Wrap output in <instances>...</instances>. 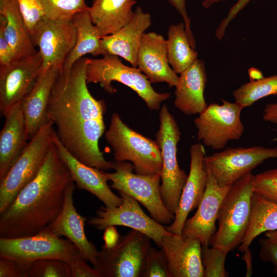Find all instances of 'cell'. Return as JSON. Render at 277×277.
<instances>
[{
    "mask_svg": "<svg viewBox=\"0 0 277 277\" xmlns=\"http://www.w3.org/2000/svg\"><path fill=\"white\" fill-rule=\"evenodd\" d=\"M135 0H94L88 8L93 24L101 37L113 34L128 23L134 15Z\"/></svg>",
    "mask_w": 277,
    "mask_h": 277,
    "instance_id": "cell-27",
    "label": "cell"
},
{
    "mask_svg": "<svg viewBox=\"0 0 277 277\" xmlns=\"http://www.w3.org/2000/svg\"><path fill=\"white\" fill-rule=\"evenodd\" d=\"M180 74L175 86V107L186 115L201 114L208 106L204 94L207 82L204 62L197 58Z\"/></svg>",
    "mask_w": 277,
    "mask_h": 277,
    "instance_id": "cell-24",
    "label": "cell"
},
{
    "mask_svg": "<svg viewBox=\"0 0 277 277\" xmlns=\"http://www.w3.org/2000/svg\"><path fill=\"white\" fill-rule=\"evenodd\" d=\"M263 119L265 122L277 124V103L266 105Z\"/></svg>",
    "mask_w": 277,
    "mask_h": 277,
    "instance_id": "cell-44",
    "label": "cell"
},
{
    "mask_svg": "<svg viewBox=\"0 0 277 277\" xmlns=\"http://www.w3.org/2000/svg\"><path fill=\"white\" fill-rule=\"evenodd\" d=\"M43 70L39 52L0 67V112L3 116L22 102Z\"/></svg>",
    "mask_w": 277,
    "mask_h": 277,
    "instance_id": "cell-14",
    "label": "cell"
},
{
    "mask_svg": "<svg viewBox=\"0 0 277 277\" xmlns=\"http://www.w3.org/2000/svg\"><path fill=\"white\" fill-rule=\"evenodd\" d=\"M4 21L0 16V67L9 65L14 60L12 49L4 33Z\"/></svg>",
    "mask_w": 277,
    "mask_h": 277,
    "instance_id": "cell-41",
    "label": "cell"
},
{
    "mask_svg": "<svg viewBox=\"0 0 277 277\" xmlns=\"http://www.w3.org/2000/svg\"><path fill=\"white\" fill-rule=\"evenodd\" d=\"M228 252L219 248L202 246V261L204 277H226L225 265Z\"/></svg>",
    "mask_w": 277,
    "mask_h": 277,
    "instance_id": "cell-34",
    "label": "cell"
},
{
    "mask_svg": "<svg viewBox=\"0 0 277 277\" xmlns=\"http://www.w3.org/2000/svg\"><path fill=\"white\" fill-rule=\"evenodd\" d=\"M251 0H237L229 9L227 15L221 21L215 31V36L219 40L224 36L226 30L231 22L237 16Z\"/></svg>",
    "mask_w": 277,
    "mask_h": 277,
    "instance_id": "cell-39",
    "label": "cell"
},
{
    "mask_svg": "<svg viewBox=\"0 0 277 277\" xmlns=\"http://www.w3.org/2000/svg\"><path fill=\"white\" fill-rule=\"evenodd\" d=\"M17 264L21 277H71L68 262L62 260L45 259Z\"/></svg>",
    "mask_w": 277,
    "mask_h": 277,
    "instance_id": "cell-32",
    "label": "cell"
},
{
    "mask_svg": "<svg viewBox=\"0 0 277 277\" xmlns=\"http://www.w3.org/2000/svg\"><path fill=\"white\" fill-rule=\"evenodd\" d=\"M222 101V105H208L194 120L198 140L215 150L224 148L230 141L239 140L244 131L241 119L243 108L235 102Z\"/></svg>",
    "mask_w": 277,
    "mask_h": 277,
    "instance_id": "cell-11",
    "label": "cell"
},
{
    "mask_svg": "<svg viewBox=\"0 0 277 277\" xmlns=\"http://www.w3.org/2000/svg\"><path fill=\"white\" fill-rule=\"evenodd\" d=\"M250 81H254L260 80L264 77L263 73L259 69L251 67L248 70Z\"/></svg>",
    "mask_w": 277,
    "mask_h": 277,
    "instance_id": "cell-46",
    "label": "cell"
},
{
    "mask_svg": "<svg viewBox=\"0 0 277 277\" xmlns=\"http://www.w3.org/2000/svg\"><path fill=\"white\" fill-rule=\"evenodd\" d=\"M0 258L11 259L18 263L45 259L67 262L83 259L78 249L70 241L46 230L19 238H0Z\"/></svg>",
    "mask_w": 277,
    "mask_h": 277,
    "instance_id": "cell-10",
    "label": "cell"
},
{
    "mask_svg": "<svg viewBox=\"0 0 277 277\" xmlns=\"http://www.w3.org/2000/svg\"><path fill=\"white\" fill-rule=\"evenodd\" d=\"M142 277H171L162 249L159 250L150 246L146 256Z\"/></svg>",
    "mask_w": 277,
    "mask_h": 277,
    "instance_id": "cell-36",
    "label": "cell"
},
{
    "mask_svg": "<svg viewBox=\"0 0 277 277\" xmlns=\"http://www.w3.org/2000/svg\"><path fill=\"white\" fill-rule=\"evenodd\" d=\"M44 18L72 21L75 15L88 10L85 0H37Z\"/></svg>",
    "mask_w": 277,
    "mask_h": 277,
    "instance_id": "cell-33",
    "label": "cell"
},
{
    "mask_svg": "<svg viewBox=\"0 0 277 277\" xmlns=\"http://www.w3.org/2000/svg\"><path fill=\"white\" fill-rule=\"evenodd\" d=\"M159 118L160 124L155 136L163 162L161 194L167 209L175 215L188 177L185 171L180 168L177 161V145L180 141L181 132L176 121L165 104L160 109Z\"/></svg>",
    "mask_w": 277,
    "mask_h": 277,
    "instance_id": "cell-7",
    "label": "cell"
},
{
    "mask_svg": "<svg viewBox=\"0 0 277 277\" xmlns=\"http://www.w3.org/2000/svg\"><path fill=\"white\" fill-rule=\"evenodd\" d=\"M244 255L242 257L246 264V276H251L252 274V262H251V254L249 248L245 251Z\"/></svg>",
    "mask_w": 277,
    "mask_h": 277,
    "instance_id": "cell-45",
    "label": "cell"
},
{
    "mask_svg": "<svg viewBox=\"0 0 277 277\" xmlns=\"http://www.w3.org/2000/svg\"><path fill=\"white\" fill-rule=\"evenodd\" d=\"M250 173L234 183L223 199L217 221L218 229L210 245L229 252L241 244L252 210V179Z\"/></svg>",
    "mask_w": 277,
    "mask_h": 277,
    "instance_id": "cell-3",
    "label": "cell"
},
{
    "mask_svg": "<svg viewBox=\"0 0 277 277\" xmlns=\"http://www.w3.org/2000/svg\"><path fill=\"white\" fill-rule=\"evenodd\" d=\"M149 13L136 7L131 21L117 32L101 38L103 48L107 54L122 57L133 67H137V54L142 38L151 25Z\"/></svg>",
    "mask_w": 277,
    "mask_h": 277,
    "instance_id": "cell-23",
    "label": "cell"
},
{
    "mask_svg": "<svg viewBox=\"0 0 277 277\" xmlns=\"http://www.w3.org/2000/svg\"><path fill=\"white\" fill-rule=\"evenodd\" d=\"M118 193L123 199L122 204L109 208L102 207L95 216L89 219L88 224L99 230L114 226L129 227L147 235L161 248L163 237L170 232L147 215L135 199L126 193Z\"/></svg>",
    "mask_w": 277,
    "mask_h": 277,
    "instance_id": "cell-13",
    "label": "cell"
},
{
    "mask_svg": "<svg viewBox=\"0 0 277 277\" xmlns=\"http://www.w3.org/2000/svg\"><path fill=\"white\" fill-rule=\"evenodd\" d=\"M137 67L151 83L165 82L170 87L175 86L179 76L170 66L166 39L155 32L145 33L138 48Z\"/></svg>",
    "mask_w": 277,
    "mask_h": 277,
    "instance_id": "cell-21",
    "label": "cell"
},
{
    "mask_svg": "<svg viewBox=\"0 0 277 277\" xmlns=\"http://www.w3.org/2000/svg\"><path fill=\"white\" fill-rule=\"evenodd\" d=\"M190 171L182 191L174 219L165 226L170 233L182 234L189 213L197 208L205 190L208 171L204 163L206 152L201 143L193 144L190 149Z\"/></svg>",
    "mask_w": 277,
    "mask_h": 277,
    "instance_id": "cell-16",
    "label": "cell"
},
{
    "mask_svg": "<svg viewBox=\"0 0 277 277\" xmlns=\"http://www.w3.org/2000/svg\"><path fill=\"white\" fill-rule=\"evenodd\" d=\"M75 189L74 182L68 186L62 210L56 219L44 230L58 236H65L74 244L81 252L83 258L88 261L94 268L98 251L87 239L85 232L87 217L80 214L73 204V194Z\"/></svg>",
    "mask_w": 277,
    "mask_h": 277,
    "instance_id": "cell-18",
    "label": "cell"
},
{
    "mask_svg": "<svg viewBox=\"0 0 277 277\" xmlns=\"http://www.w3.org/2000/svg\"><path fill=\"white\" fill-rule=\"evenodd\" d=\"M49 120L29 140L5 177L0 181V213L37 175L54 144L56 131Z\"/></svg>",
    "mask_w": 277,
    "mask_h": 277,
    "instance_id": "cell-6",
    "label": "cell"
},
{
    "mask_svg": "<svg viewBox=\"0 0 277 277\" xmlns=\"http://www.w3.org/2000/svg\"><path fill=\"white\" fill-rule=\"evenodd\" d=\"M89 58L77 60L67 74L61 72L51 90L47 116L56 127L64 147L83 164L101 170L112 169L98 141L105 131L104 101L95 99L87 87L86 68Z\"/></svg>",
    "mask_w": 277,
    "mask_h": 277,
    "instance_id": "cell-1",
    "label": "cell"
},
{
    "mask_svg": "<svg viewBox=\"0 0 277 277\" xmlns=\"http://www.w3.org/2000/svg\"><path fill=\"white\" fill-rule=\"evenodd\" d=\"M0 277H21L17 263L11 259L0 258Z\"/></svg>",
    "mask_w": 277,
    "mask_h": 277,
    "instance_id": "cell-43",
    "label": "cell"
},
{
    "mask_svg": "<svg viewBox=\"0 0 277 277\" xmlns=\"http://www.w3.org/2000/svg\"><path fill=\"white\" fill-rule=\"evenodd\" d=\"M30 37L34 46L39 48L43 58V70L56 66L62 71L76 41V32L72 21L43 18L36 26Z\"/></svg>",
    "mask_w": 277,
    "mask_h": 277,
    "instance_id": "cell-15",
    "label": "cell"
},
{
    "mask_svg": "<svg viewBox=\"0 0 277 277\" xmlns=\"http://www.w3.org/2000/svg\"><path fill=\"white\" fill-rule=\"evenodd\" d=\"M168 1L183 17L190 45L192 48L194 49L196 43L190 27V19L186 10V0H168Z\"/></svg>",
    "mask_w": 277,
    "mask_h": 277,
    "instance_id": "cell-42",
    "label": "cell"
},
{
    "mask_svg": "<svg viewBox=\"0 0 277 277\" xmlns=\"http://www.w3.org/2000/svg\"><path fill=\"white\" fill-rule=\"evenodd\" d=\"M73 181L54 142L36 177L0 213V238H19L43 231L61 212L66 189Z\"/></svg>",
    "mask_w": 277,
    "mask_h": 277,
    "instance_id": "cell-2",
    "label": "cell"
},
{
    "mask_svg": "<svg viewBox=\"0 0 277 277\" xmlns=\"http://www.w3.org/2000/svg\"><path fill=\"white\" fill-rule=\"evenodd\" d=\"M235 102L243 109L257 101L271 95H277V75L250 81L234 90Z\"/></svg>",
    "mask_w": 277,
    "mask_h": 277,
    "instance_id": "cell-31",
    "label": "cell"
},
{
    "mask_svg": "<svg viewBox=\"0 0 277 277\" xmlns=\"http://www.w3.org/2000/svg\"><path fill=\"white\" fill-rule=\"evenodd\" d=\"M58 156L69 169L77 187L88 191L109 208L121 205L122 197L115 194L108 185L103 170L86 165L72 155L63 145L56 133L54 140Z\"/></svg>",
    "mask_w": 277,
    "mask_h": 277,
    "instance_id": "cell-20",
    "label": "cell"
},
{
    "mask_svg": "<svg viewBox=\"0 0 277 277\" xmlns=\"http://www.w3.org/2000/svg\"><path fill=\"white\" fill-rule=\"evenodd\" d=\"M61 72L56 66L42 70L31 89L21 102L28 140L48 121V102L53 86Z\"/></svg>",
    "mask_w": 277,
    "mask_h": 277,
    "instance_id": "cell-22",
    "label": "cell"
},
{
    "mask_svg": "<svg viewBox=\"0 0 277 277\" xmlns=\"http://www.w3.org/2000/svg\"><path fill=\"white\" fill-rule=\"evenodd\" d=\"M167 36L166 49L169 64L176 74H180L197 58V52L190 45L184 22L170 25Z\"/></svg>",
    "mask_w": 277,
    "mask_h": 277,
    "instance_id": "cell-30",
    "label": "cell"
},
{
    "mask_svg": "<svg viewBox=\"0 0 277 277\" xmlns=\"http://www.w3.org/2000/svg\"><path fill=\"white\" fill-rule=\"evenodd\" d=\"M94 0H92V2L94 1Z\"/></svg>",
    "mask_w": 277,
    "mask_h": 277,
    "instance_id": "cell-49",
    "label": "cell"
},
{
    "mask_svg": "<svg viewBox=\"0 0 277 277\" xmlns=\"http://www.w3.org/2000/svg\"><path fill=\"white\" fill-rule=\"evenodd\" d=\"M252 210L248 229L239 251L244 252L253 240L264 232L277 229V203L268 201L253 193Z\"/></svg>",
    "mask_w": 277,
    "mask_h": 277,
    "instance_id": "cell-29",
    "label": "cell"
},
{
    "mask_svg": "<svg viewBox=\"0 0 277 277\" xmlns=\"http://www.w3.org/2000/svg\"><path fill=\"white\" fill-rule=\"evenodd\" d=\"M226 1L228 0H204L202 3V5L205 8H209L215 4Z\"/></svg>",
    "mask_w": 277,
    "mask_h": 277,
    "instance_id": "cell-47",
    "label": "cell"
},
{
    "mask_svg": "<svg viewBox=\"0 0 277 277\" xmlns=\"http://www.w3.org/2000/svg\"><path fill=\"white\" fill-rule=\"evenodd\" d=\"M260 244V258L265 262L271 263L274 272L277 274V229L266 232Z\"/></svg>",
    "mask_w": 277,
    "mask_h": 277,
    "instance_id": "cell-38",
    "label": "cell"
},
{
    "mask_svg": "<svg viewBox=\"0 0 277 277\" xmlns=\"http://www.w3.org/2000/svg\"><path fill=\"white\" fill-rule=\"evenodd\" d=\"M86 261L83 259H79L68 262L71 277H100L98 271L90 267Z\"/></svg>",
    "mask_w": 277,
    "mask_h": 277,
    "instance_id": "cell-40",
    "label": "cell"
},
{
    "mask_svg": "<svg viewBox=\"0 0 277 277\" xmlns=\"http://www.w3.org/2000/svg\"><path fill=\"white\" fill-rule=\"evenodd\" d=\"M72 21L76 30V41L63 65L61 73L64 74H68L73 64L87 54L94 56L107 54L102 47V37L88 10L76 14Z\"/></svg>",
    "mask_w": 277,
    "mask_h": 277,
    "instance_id": "cell-28",
    "label": "cell"
},
{
    "mask_svg": "<svg viewBox=\"0 0 277 277\" xmlns=\"http://www.w3.org/2000/svg\"><path fill=\"white\" fill-rule=\"evenodd\" d=\"M30 35L38 23L44 18L37 0H17Z\"/></svg>",
    "mask_w": 277,
    "mask_h": 277,
    "instance_id": "cell-37",
    "label": "cell"
},
{
    "mask_svg": "<svg viewBox=\"0 0 277 277\" xmlns=\"http://www.w3.org/2000/svg\"><path fill=\"white\" fill-rule=\"evenodd\" d=\"M252 186L253 193L277 203V169L253 175Z\"/></svg>",
    "mask_w": 277,
    "mask_h": 277,
    "instance_id": "cell-35",
    "label": "cell"
},
{
    "mask_svg": "<svg viewBox=\"0 0 277 277\" xmlns=\"http://www.w3.org/2000/svg\"><path fill=\"white\" fill-rule=\"evenodd\" d=\"M272 141H277V138H274Z\"/></svg>",
    "mask_w": 277,
    "mask_h": 277,
    "instance_id": "cell-48",
    "label": "cell"
},
{
    "mask_svg": "<svg viewBox=\"0 0 277 277\" xmlns=\"http://www.w3.org/2000/svg\"><path fill=\"white\" fill-rule=\"evenodd\" d=\"M231 187L220 186L208 171L203 197L195 213L186 220L182 232L183 236L199 240L202 246H209L216 231L220 207Z\"/></svg>",
    "mask_w": 277,
    "mask_h": 277,
    "instance_id": "cell-17",
    "label": "cell"
},
{
    "mask_svg": "<svg viewBox=\"0 0 277 277\" xmlns=\"http://www.w3.org/2000/svg\"><path fill=\"white\" fill-rule=\"evenodd\" d=\"M171 277H204L199 240L170 233L161 242Z\"/></svg>",
    "mask_w": 277,
    "mask_h": 277,
    "instance_id": "cell-19",
    "label": "cell"
},
{
    "mask_svg": "<svg viewBox=\"0 0 277 277\" xmlns=\"http://www.w3.org/2000/svg\"><path fill=\"white\" fill-rule=\"evenodd\" d=\"M151 239L131 229L110 247L102 246L94 268L100 277H142Z\"/></svg>",
    "mask_w": 277,
    "mask_h": 277,
    "instance_id": "cell-9",
    "label": "cell"
},
{
    "mask_svg": "<svg viewBox=\"0 0 277 277\" xmlns=\"http://www.w3.org/2000/svg\"><path fill=\"white\" fill-rule=\"evenodd\" d=\"M105 138L113 150L114 160L130 161L137 174H161L162 158L156 141L130 128L118 113L112 114Z\"/></svg>",
    "mask_w": 277,
    "mask_h": 277,
    "instance_id": "cell-5",
    "label": "cell"
},
{
    "mask_svg": "<svg viewBox=\"0 0 277 277\" xmlns=\"http://www.w3.org/2000/svg\"><path fill=\"white\" fill-rule=\"evenodd\" d=\"M270 158H277L276 147L255 146L227 148L222 151L206 155L204 163L217 184L225 187L232 186Z\"/></svg>",
    "mask_w": 277,
    "mask_h": 277,
    "instance_id": "cell-12",
    "label": "cell"
},
{
    "mask_svg": "<svg viewBox=\"0 0 277 277\" xmlns=\"http://www.w3.org/2000/svg\"><path fill=\"white\" fill-rule=\"evenodd\" d=\"M4 117L5 123L0 133V181L17 159L28 140L21 103L12 107Z\"/></svg>",
    "mask_w": 277,
    "mask_h": 277,
    "instance_id": "cell-25",
    "label": "cell"
},
{
    "mask_svg": "<svg viewBox=\"0 0 277 277\" xmlns=\"http://www.w3.org/2000/svg\"><path fill=\"white\" fill-rule=\"evenodd\" d=\"M114 172H103L112 183L110 188L128 194L142 204L151 216L160 224L172 223L174 215L166 208L161 197V174L143 175L133 172V166L125 161H111Z\"/></svg>",
    "mask_w": 277,
    "mask_h": 277,
    "instance_id": "cell-8",
    "label": "cell"
},
{
    "mask_svg": "<svg viewBox=\"0 0 277 277\" xmlns=\"http://www.w3.org/2000/svg\"><path fill=\"white\" fill-rule=\"evenodd\" d=\"M86 78L87 84L99 83L111 94L116 92L111 82H119L133 90L150 110H159L161 103L170 96L169 93L155 91L149 80L139 68L124 65L118 56L113 54H107L100 58H89Z\"/></svg>",
    "mask_w": 277,
    "mask_h": 277,
    "instance_id": "cell-4",
    "label": "cell"
},
{
    "mask_svg": "<svg viewBox=\"0 0 277 277\" xmlns=\"http://www.w3.org/2000/svg\"><path fill=\"white\" fill-rule=\"evenodd\" d=\"M0 16L4 19V35L12 49L14 60L35 54L37 51L32 44L17 0H0Z\"/></svg>",
    "mask_w": 277,
    "mask_h": 277,
    "instance_id": "cell-26",
    "label": "cell"
}]
</instances>
